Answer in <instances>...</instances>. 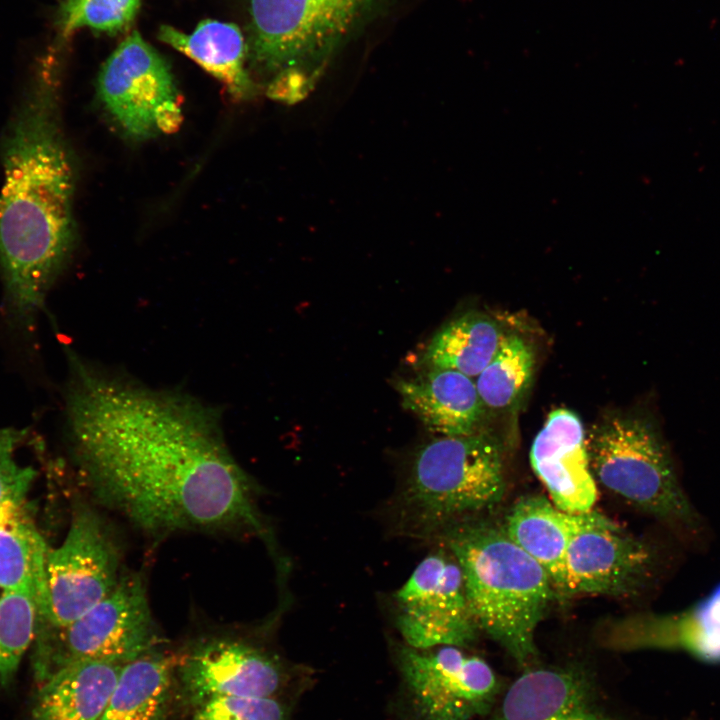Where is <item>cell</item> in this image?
I'll return each mask as SVG.
<instances>
[{
	"instance_id": "obj_17",
	"label": "cell",
	"mask_w": 720,
	"mask_h": 720,
	"mask_svg": "<svg viewBox=\"0 0 720 720\" xmlns=\"http://www.w3.org/2000/svg\"><path fill=\"white\" fill-rule=\"evenodd\" d=\"M395 387L404 408L440 437L478 433L485 406L472 378L452 369L434 368Z\"/></svg>"
},
{
	"instance_id": "obj_3",
	"label": "cell",
	"mask_w": 720,
	"mask_h": 720,
	"mask_svg": "<svg viewBox=\"0 0 720 720\" xmlns=\"http://www.w3.org/2000/svg\"><path fill=\"white\" fill-rule=\"evenodd\" d=\"M446 544L462 570L479 630L528 666L537 656V626L556 596L547 572L494 524L455 525Z\"/></svg>"
},
{
	"instance_id": "obj_4",
	"label": "cell",
	"mask_w": 720,
	"mask_h": 720,
	"mask_svg": "<svg viewBox=\"0 0 720 720\" xmlns=\"http://www.w3.org/2000/svg\"><path fill=\"white\" fill-rule=\"evenodd\" d=\"M596 483L671 527L700 538L701 520L682 488L661 434L647 419L610 416L586 434Z\"/></svg>"
},
{
	"instance_id": "obj_20",
	"label": "cell",
	"mask_w": 720,
	"mask_h": 720,
	"mask_svg": "<svg viewBox=\"0 0 720 720\" xmlns=\"http://www.w3.org/2000/svg\"><path fill=\"white\" fill-rule=\"evenodd\" d=\"M158 37L214 76L233 96L251 93L252 82L245 68L247 45L235 24L206 19L190 34L162 25Z\"/></svg>"
},
{
	"instance_id": "obj_19",
	"label": "cell",
	"mask_w": 720,
	"mask_h": 720,
	"mask_svg": "<svg viewBox=\"0 0 720 720\" xmlns=\"http://www.w3.org/2000/svg\"><path fill=\"white\" fill-rule=\"evenodd\" d=\"M121 668L96 659L66 663L41 683L31 720H99Z\"/></svg>"
},
{
	"instance_id": "obj_5",
	"label": "cell",
	"mask_w": 720,
	"mask_h": 720,
	"mask_svg": "<svg viewBox=\"0 0 720 720\" xmlns=\"http://www.w3.org/2000/svg\"><path fill=\"white\" fill-rule=\"evenodd\" d=\"M504 491L496 440L481 432L440 437L415 455L401 507L410 527L424 533L497 504Z\"/></svg>"
},
{
	"instance_id": "obj_8",
	"label": "cell",
	"mask_w": 720,
	"mask_h": 720,
	"mask_svg": "<svg viewBox=\"0 0 720 720\" xmlns=\"http://www.w3.org/2000/svg\"><path fill=\"white\" fill-rule=\"evenodd\" d=\"M120 564V548L106 521L80 506L63 542L47 552L44 620L59 629L80 618L117 585Z\"/></svg>"
},
{
	"instance_id": "obj_13",
	"label": "cell",
	"mask_w": 720,
	"mask_h": 720,
	"mask_svg": "<svg viewBox=\"0 0 720 720\" xmlns=\"http://www.w3.org/2000/svg\"><path fill=\"white\" fill-rule=\"evenodd\" d=\"M184 698L194 708L217 697L279 698L295 681L274 655L224 637L202 640L178 664Z\"/></svg>"
},
{
	"instance_id": "obj_9",
	"label": "cell",
	"mask_w": 720,
	"mask_h": 720,
	"mask_svg": "<svg viewBox=\"0 0 720 720\" xmlns=\"http://www.w3.org/2000/svg\"><path fill=\"white\" fill-rule=\"evenodd\" d=\"M396 663L411 720H472L489 713L500 692L491 666L461 647L401 645Z\"/></svg>"
},
{
	"instance_id": "obj_18",
	"label": "cell",
	"mask_w": 720,
	"mask_h": 720,
	"mask_svg": "<svg viewBox=\"0 0 720 720\" xmlns=\"http://www.w3.org/2000/svg\"><path fill=\"white\" fill-rule=\"evenodd\" d=\"M585 514L566 512L545 497L528 495L514 504L503 526L508 537L547 572L558 596L563 595L567 549Z\"/></svg>"
},
{
	"instance_id": "obj_21",
	"label": "cell",
	"mask_w": 720,
	"mask_h": 720,
	"mask_svg": "<svg viewBox=\"0 0 720 720\" xmlns=\"http://www.w3.org/2000/svg\"><path fill=\"white\" fill-rule=\"evenodd\" d=\"M171 662L154 651L122 666L99 720H168Z\"/></svg>"
},
{
	"instance_id": "obj_23",
	"label": "cell",
	"mask_w": 720,
	"mask_h": 720,
	"mask_svg": "<svg viewBox=\"0 0 720 720\" xmlns=\"http://www.w3.org/2000/svg\"><path fill=\"white\" fill-rule=\"evenodd\" d=\"M503 336L492 319L469 313L434 335L425 360L434 368L452 369L476 378L495 355Z\"/></svg>"
},
{
	"instance_id": "obj_27",
	"label": "cell",
	"mask_w": 720,
	"mask_h": 720,
	"mask_svg": "<svg viewBox=\"0 0 720 720\" xmlns=\"http://www.w3.org/2000/svg\"><path fill=\"white\" fill-rule=\"evenodd\" d=\"M23 432L16 428H0V516L23 509L36 476L33 467L22 465L16 459V447Z\"/></svg>"
},
{
	"instance_id": "obj_26",
	"label": "cell",
	"mask_w": 720,
	"mask_h": 720,
	"mask_svg": "<svg viewBox=\"0 0 720 720\" xmlns=\"http://www.w3.org/2000/svg\"><path fill=\"white\" fill-rule=\"evenodd\" d=\"M141 0H65L56 14V26L63 38L76 30L90 28L116 34L133 21Z\"/></svg>"
},
{
	"instance_id": "obj_25",
	"label": "cell",
	"mask_w": 720,
	"mask_h": 720,
	"mask_svg": "<svg viewBox=\"0 0 720 720\" xmlns=\"http://www.w3.org/2000/svg\"><path fill=\"white\" fill-rule=\"evenodd\" d=\"M38 616L30 594L0 587V683L17 670L34 638Z\"/></svg>"
},
{
	"instance_id": "obj_15",
	"label": "cell",
	"mask_w": 720,
	"mask_h": 720,
	"mask_svg": "<svg viewBox=\"0 0 720 720\" xmlns=\"http://www.w3.org/2000/svg\"><path fill=\"white\" fill-rule=\"evenodd\" d=\"M530 463L550 500L561 510L583 513L593 509L597 483L591 472L586 432L579 416L556 409L533 440Z\"/></svg>"
},
{
	"instance_id": "obj_24",
	"label": "cell",
	"mask_w": 720,
	"mask_h": 720,
	"mask_svg": "<svg viewBox=\"0 0 720 720\" xmlns=\"http://www.w3.org/2000/svg\"><path fill=\"white\" fill-rule=\"evenodd\" d=\"M534 369L532 347L518 335L503 336L495 355L476 377L485 408L495 411L514 408L527 392Z\"/></svg>"
},
{
	"instance_id": "obj_6",
	"label": "cell",
	"mask_w": 720,
	"mask_h": 720,
	"mask_svg": "<svg viewBox=\"0 0 720 720\" xmlns=\"http://www.w3.org/2000/svg\"><path fill=\"white\" fill-rule=\"evenodd\" d=\"M382 0H250L249 59L277 76L313 80Z\"/></svg>"
},
{
	"instance_id": "obj_7",
	"label": "cell",
	"mask_w": 720,
	"mask_h": 720,
	"mask_svg": "<svg viewBox=\"0 0 720 720\" xmlns=\"http://www.w3.org/2000/svg\"><path fill=\"white\" fill-rule=\"evenodd\" d=\"M40 641L34 662L43 683L57 669L77 659L123 666L153 652L159 643L147 591L137 574H122L114 589L80 618Z\"/></svg>"
},
{
	"instance_id": "obj_1",
	"label": "cell",
	"mask_w": 720,
	"mask_h": 720,
	"mask_svg": "<svg viewBox=\"0 0 720 720\" xmlns=\"http://www.w3.org/2000/svg\"><path fill=\"white\" fill-rule=\"evenodd\" d=\"M66 415L96 499L138 530H264L216 409L72 360Z\"/></svg>"
},
{
	"instance_id": "obj_22",
	"label": "cell",
	"mask_w": 720,
	"mask_h": 720,
	"mask_svg": "<svg viewBox=\"0 0 720 720\" xmlns=\"http://www.w3.org/2000/svg\"><path fill=\"white\" fill-rule=\"evenodd\" d=\"M48 546L24 510L0 516V587L30 594L46 613Z\"/></svg>"
},
{
	"instance_id": "obj_14",
	"label": "cell",
	"mask_w": 720,
	"mask_h": 720,
	"mask_svg": "<svg viewBox=\"0 0 720 720\" xmlns=\"http://www.w3.org/2000/svg\"><path fill=\"white\" fill-rule=\"evenodd\" d=\"M600 643L615 651L680 650L706 662H720V584L680 612L641 613L610 622Z\"/></svg>"
},
{
	"instance_id": "obj_2",
	"label": "cell",
	"mask_w": 720,
	"mask_h": 720,
	"mask_svg": "<svg viewBox=\"0 0 720 720\" xmlns=\"http://www.w3.org/2000/svg\"><path fill=\"white\" fill-rule=\"evenodd\" d=\"M56 62L38 65L2 141L0 264L22 313L40 308L74 241V170L58 117Z\"/></svg>"
},
{
	"instance_id": "obj_28",
	"label": "cell",
	"mask_w": 720,
	"mask_h": 720,
	"mask_svg": "<svg viewBox=\"0 0 720 720\" xmlns=\"http://www.w3.org/2000/svg\"><path fill=\"white\" fill-rule=\"evenodd\" d=\"M287 704L280 698L217 697L197 706L190 720H290Z\"/></svg>"
},
{
	"instance_id": "obj_11",
	"label": "cell",
	"mask_w": 720,
	"mask_h": 720,
	"mask_svg": "<svg viewBox=\"0 0 720 720\" xmlns=\"http://www.w3.org/2000/svg\"><path fill=\"white\" fill-rule=\"evenodd\" d=\"M394 600L397 627L410 647L464 648L477 637L463 573L449 550L424 558Z\"/></svg>"
},
{
	"instance_id": "obj_10",
	"label": "cell",
	"mask_w": 720,
	"mask_h": 720,
	"mask_svg": "<svg viewBox=\"0 0 720 720\" xmlns=\"http://www.w3.org/2000/svg\"><path fill=\"white\" fill-rule=\"evenodd\" d=\"M98 93L113 119L135 139L172 133L181 124L179 94L170 67L137 31L103 64Z\"/></svg>"
},
{
	"instance_id": "obj_12",
	"label": "cell",
	"mask_w": 720,
	"mask_h": 720,
	"mask_svg": "<svg viewBox=\"0 0 720 720\" xmlns=\"http://www.w3.org/2000/svg\"><path fill=\"white\" fill-rule=\"evenodd\" d=\"M651 547L593 509L573 535L566 554L564 597H630L653 577Z\"/></svg>"
},
{
	"instance_id": "obj_16",
	"label": "cell",
	"mask_w": 720,
	"mask_h": 720,
	"mask_svg": "<svg viewBox=\"0 0 720 720\" xmlns=\"http://www.w3.org/2000/svg\"><path fill=\"white\" fill-rule=\"evenodd\" d=\"M493 720H616L599 704L590 680L575 669L535 668L506 691Z\"/></svg>"
}]
</instances>
